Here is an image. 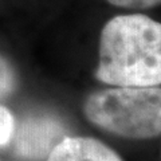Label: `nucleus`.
I'll return each instance as SVG.
<instances>
[{"mask_svg": "<svg viewBox=\"0 0 161 161\" xmlns=\"http://www.w3.org/2000/svg\"><path fill=\"white\" fill-rule=\"evenodd\" d=\"M97 78L112 86L161 85V23L147 15H118L101 31Z\"/></svg>", "mask_w": 161, "mask_h": 161, "instance_id": "nucleus-1", "label": "nucleus"}, {"mask_svg": "<svg viewBox=\"0 0 161 161\" xmlns=\"http://www.w3.org/2000/svg\"><path fill=\"white\" fill-rule=\"evenodd\" d=\"M92 124L126 138L145 140L161 134V87L115 86L95 92L85 102Z\"/></svg>", "mask_w": 161, "mask_h": 161, "instance_id": "nucleus-2", "label": "nucleus"}, {"mask_svg": "<svg viewBox=\"0 0 161 161\" xmlns=\"http://www.w3.org/2000/svg\"><path fill=\"white\" fill-rule=\"evenodd\" d=\"M64 138L63 125L48 115H31L24 118L14 133L15 152L20 157L40 161Z\"/></svg>", "mask_w": 161, "mask_h": 161, "instance_id": "nucleus-3", "label": "nucleus"}, {"mask_svg": "<svg viewBox=\"0 0 161 161\" xmlns=\"http://www.w3.org/2000/svg\"><path fill=\"white\" fill-rule=\"evenodd\" d=\"M47 161H124L101 141L89 137H64L59 141Z\"/></svg>", "mask_w": 161, "mask_h": 161, "instance_id": "nucleus-4", "label": "nucleus"}, {"mask_svg": "<svg viewBox=\"0 0 161 161\" xmlns=\"http://www.w3.org/2000/svg\"><path fill=\"white\" fill-rule=\"evenodd\" d=\"M16 87V75L12 66L0 55V99L8 97Z\"/></svg>", "mask_w": 161, "mask_h": 161, "instance_id": "nucleus-5", "label": "nucleus"}, {"mask_svg": "<svg viewBox=\"0 0 161 161\" xmlns=\"http://www.w3.org/2000/svg\"><path fill=\"white\" fill-rule=\"evenodd\" d=\"M15 133V119L7 108L0 105V147L11 142Z\"/></svg>", "mask_w": 161, "mask_h": 161, "instance_id": "nucleus-6", "label": "nucleus"}, {"mask_svg": "<svg viewBox=\"0 0 161 161\" xmlns=\"http://www.w3.org/2000/svg\"><path fill=\"white\" fill-rule=\"evenodd\" d=\"M110 4L128 9H149L161 6V0H108Z\"/></svg>", "mask_w": 161, "mask_h": 161, "instance_id": "nucleus-7", "label": "nucleus"}]
</instances>
